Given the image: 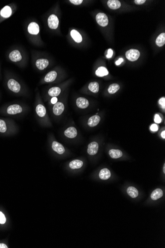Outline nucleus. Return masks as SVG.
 I'll return each mask as SVG.
<instances>
[{"mask_svg":"<svg viewBox=\"0 0 165 248\" xmlns=\"http://www.w3.org/2000/svg\"><path fill=\"white\" fill-rule=\"evenodd\" d=\"M140 53L139 50L131 49L126 53V57L128 60L134 62L137 60L140 57Z\"/></svg>","mask_w":165,"mask_h":248,"instance_id":"1","label":"nucleus"},{"mask_svg":"<svg viewBox=\"0 0 165 248\" xmlns=\"http://www.w3.org/2000/svg\"><path fill=\"white\" fill-rule=\"evenodd\" d=\"M7 87L10 91L15 93H18L21 90L20 84L13 79H10L7 81Z\"/></svg>","mask_w":165,"mask_h":248,"instance_id":"2","label":"nucleus"},{"mask_svg":"<svg viewBox=\"0 0 165 248\" xmlns=\"http://www.w3.org/2000/svg\"><path fill=\"white\" fill-rule=\"evenodd\" d=\"M96 20L98 24L101 26L105 27L108 25V17L105 13H98L96 15Z\"/></svg>","mask_w":165,"mask_h":248,"instance_id":"3","label":"nucleus"},{"mask_svg":"<svg viewBox=\"0 0 165 248\" xmlns=\"http://www.w3.org/2000/svg\"><path fill=\"white\" fill-rule=\"evenodd\" d=\"M22 112V107L18 104H12L8 107L7 110V114L10 115H17Z\"/></svg>","mask_w":165,"mask_h":248,"instance_id":"4","label":"nucleus"},{"mask_svg":"<svg viewBox=\"0 0 165 248\" xmlns=\"http://www.w3.org/2000/svg\"><path fill=\"white\" fill-rule=\"evenodd\" d=\"M48 22V26L52 29H56L59 26V18L55 15H51L49 16Z\"/></svg>","mask_w":165,"mask_h":248,"instance_id":"5","label":"nucleus"},{"mask_svg":"<svg viewBox=\"0 0 165 248\" xmlns=\"http://www.w3.org/2000/svg\"><path fill=\"white\" fill-rule=\"evenodd\" d=\"M65 110V106L62 102H57L53 107V113L56 116L62 115Z\"/></svg>","mask_w":165,"mask_h":248,"instance_id":"6","label":"nucleus"},{"mask_svg":"<svg viewBox=\"0 0 165 248\" xmlns=\"http://www.w3.org/2000/svg\"><path fill=\"white\" fill-rule=\"evenodd\" d=\"M98 143L96 142H92L88 145L87 152L90 155H95L98 152Z\"/></svg>","mask_w":165,"mask_h":248,"instance_id":"7","label":"nucleus"},{"mask_svg":"<svg viewBox=\"0 0 165 248\" xmlns=\"http://www.w3.org/2000/svg\"><path fill=\"white\" fill-rule=\"evenodd\" d=\"M9 58L12 62H19L22 60V56L18 50H15L10 54Z\"/></svg>","mask_w":165,"mask_h":248,"instance_id":"8","label":"nucleus"},{"mask_svg":"<svg viewBox=\"0 0 165 248\" xmlns=\"http://www.w3.org/2000/svg\"><path fill=\"white\" fill-rule=\"evenodd\" d=\"M52 149L54 151L58 153L59 154H63L65 152V149L62 144L56 141H54L51 146Z\"/></svg>","mask_w":165,"mask_h":248,"instance_id":"9","label":"nucleus"},{"mask_svg":"<svg viewBox=\"0 0 165 248\" xmlns=\"http://www.w3.org/2000/svg\"><path fill=\"white\" fill-rule=\"evenodd\" d=\"M28 31L30 34L37 35L39 33V26L36 22H31L28 25Z\"/></svg>","mask_w":165,"mask_h":248,"instance_id":"10","label":"nucleus"},{"mask_svg":"<svg viewBox=\"0 0 165 248\" xmlns=\"http://www.w3.org/2000/svg\"><path fill=\"white\" fill-rule=\"evenodd\" d=\"M76 104L80 109H86L89 105V102L83 97H79L76 100Z\"/></svg>","mask_w":165,"mask_h":248,"instance_id":"11","label":"nucleus"},{"mask_svg":"<svg viewBox=\"0 0 165 248\" xmlns=\"http://www.w3.org/2000/svg\"><path fill=\"white\" fill-rule=\"evenodd\" d=\"M49 64L48 60L45 59H40L37 60L36 65L38 69L41 71L44 70L48 66Z\"/></svg>","mask_w":165,"mask_h":248,"instance_id":"12","label":"nucleus"},{"mask_svg":"<svg viewBox=\"0 0 165 248\" xmlns=\"http://www.w3.org/2000/svg\"><path fill=\"white\" fill-rule=\"evenodd\" d=\"M64 133L65 136L68 138H74L77 135V131L74 127H70L65 130Z\"/></svg>","mask_w":165,"mask_h":248,"instance_id":"13","label":"nucleus"},{"mask_svg":"<svg viewBox=\"0 0 165 248\" xmlns=\"http://www.w3.org/2000/svg\"><path fill=\"white\" fill-rule=\"evenodd\" d=\"M57 77V72L56 71H51L45 75L44 80L46 82H51L56 80Z\"/></svg>","mask_w":165,"mask_h":248,"instance_id":"14","label":"nucleus"},{"mask_svg":"<svg viewBox=\"0 0 165 248\" xmlns=\"http://www.w3.org/2000/svg\"><path fill=\"white\" fill-rule=\"evenodd\" d=\"M12 10L11 7L9 6H6L1 9L0 15L4 18H8L12 15Z\"/></svg>","mask_w":165,"mask_h":248,"instance_id":"15","label":"nucleus"},{"mask_svg":"<svg viewBox=\"0 0 165 248\" xmlns=\"http://www.w3.org/2000/svg\"><path fill=\"white\" fill-rule=\"evenodd\" d=\"M111 176V172L108 169H103L99 172V177L102 180H107Z\"/></svg>","mask_w":165,"mask_h":248,"instance_id":"16","label":"nucleus"},{"mask_svg":"<svg viewBox=\"0 0 165 248\" xmlns=\"http://www.w3.org/2000/svg\"><path fill=\"white\" fill-rule=\"evenodd\" d=\"M100 121V116L95 115V116H91V118H89L88 120V124L90 127H95L99 124Z\"/></svg>","mask_w":165,"mask_h":248,"instance_id":"17","label":"nucleus"},{"mask_svg":"<svg viewBox=\"0 0 165 248\" xmlns=\"http://www.w3.org/2000/svg\"><path fill=\"white\" fill-rule=\"evenodd\" d=\"M70 34H71L72 38L76 43H80L82 41L83 39H82V36L80 33L76 30H72Z\"/></svg>","mask_w":165,"mask_h":248,"instance_id":"18","label":"nucleus"},{"mask_svg":"<svg viewBox=\"0 0 165 248\" xmlns=\"http://www.w3.org/2000/svg\"><path fill=\"white\" fill-rule=\"evenodd\" d=\"M163 192L162 190L160 188H157L152 192V194L151 195V198L152 199V200L155 201L161 198V197H163Z\"/></svg>","mask_w":165,"mask_h":248,"instance_id":"19","label":"nucleus"},{"mask_svg":"<svg viewBox=\"0 0 165 248\" xmlns=\"http://www.w3.org/2000/svg\"><path fill=\"white\" fill-rule=\"evenodd\" d=\"M107 5L110 9L112 10H117L121 6L120 1L118 0H109L107 1Z\"/></svg>","mask_w":165,"mask_h":248,"instance_id":"20","label":"nucleus"},{"mask_svg":"<svg viewBox=\"0 0 165 248\" xmlns=\"http://www.w3.org/2000/svg\"><path fill=\"white\" fill-rule=\"evenodd\" d=\"M36 112L38 116L43 118L46 115V109L43 104H39L36 107Z\"/></svg>","mask_w":165,"mask_h":248,"instance_id":"21","label":"nucleus"},{"mask_svg":"<svg viewBox=\"0 0 165 248\" xmlns=\"http://www.w3.org/2000/svg\"><path fill=\"white\" fill-rule=\"evenodd\" d=\"M83 165V162L79 160H72L69 163V167L72 169H80Z\"/></svg>","mask_w":165,"mask_h":248,"instance_id":"22","label":"nucleus"},{"mask_svg":"<svg viewBox=\"0 0 165 248\" xmlns=\"http://www.w3.org/2000/svg\"><path fill=\"white\" fill-rule=\"evenodd\" d=\"M109 154L113 159H118L123 156V153L121 151L116 149H111L109 152Z\"/></svg>","mask_w":165,"mask_h":248,"instance_id":"23","label":"nucleus"},{"mask_svg":"<svg viewBox=\"0 0 165 248\" xmlns=\"http://www.w3.org/2000/svg\"><path fill=\"white\" fill-rule=\"evenodd\" d=\"M109 74L108 71L106 68L104 66H100L95 71V74L99 77H103L106 76Z\"/></svg>","mask_w":165,"mask_h":248,"instance_id":"24","label":"nucleus"},{"mask_svg":"<svg viewBox=\"0 0 165 248\" xmlns=\"http://www.w3.org/2000/svg\"><path fill=\"white\" fill-rule=\"evenodd\" d=\"M61 93V89L58 87H54L50 88L48 90V94L51 97H56Z\"/></svg>","mask_w":165,"mask_h":248,"instance_id":"25","label":"nucleus"},{"mask_svg":"<svg viewBox=\"0 0 165 248\" xmlns=\"http://www.w3.org/2000/svg\"><path fill=\"white\" fill-rule=\"evenodd\" d=\"M127 193L133 198H136L139 196V191L134 187H129L128 188Z\"/></svg>","mask_w":165,"mask_h":248,"instance_id":"26","label":"nucleus"},{"mask_svg":"<svg viewBox=\"0 0 165 248\" xmlns=\"http://www.w3.org/2000/svg\"><path fill=\"white\" fill-rule=\"evenodd\" d=\"M156 44L158 47H162L165 44V33H162L160 34L157 38L156 40Z\"/></svg>","mask_w":165,"mask_h":248,"instance_id":"27","label":"nucleus"},{"mask_svg":"<svg viewBox=\"0 0 165 248\" xmlns=\"http://www.w3.org/2000/svg\"><path fill=\"white\" fill-rule=\"evenodd\" d=\"M89 89L94 93H97L99 91V84L97 82H92L89 85Z\"/></svg>","mask_w":165,"mask_h":248,"instance_id":"28","label":"nucleus"},{"mask_svg":"<svg viewBox=\"0 0 165 248\" xmlns=\"http://www.w3.org/2000/svg\"><path fill=\"white\" fill-rule=\"evenodd\" d=\"M119 89H120V86L118 84L116 83L112 84L110 85L108 88V92L111 94H115L118 91Z\"/></svg>","mask_w":165,"mask_h":248,"instance_id":"29","label":"nucleus"},{"mask_svg":"<svg viewBox=\"0 0 165 248\" xmlns=\"http://www.w3.org/2000/svg\"><path fill=\"white\" fill-rule=\"evenodd\" d=\"M7 131V125L5 121L0 119V132L5 133Z\"/></svg>","mask_w":165,"mask_h":248,"instance_id":"30","label":"nucleus"},{"mask_svg":"<svg viewBox=\"0 0 165 248\" xmlns=\"http://www.w3.org/2000/svg\"><path fill=\"white\" fill-rule=\"evenodd\" d=\"M6 222V218L3 213L0 211V223L4 224Z\"/></svg>","mask_w":165,"mask_h":248,"instance_id":"31","label":"nucleus"},{"mask_svg":"<svg viewBox=\"0 0 165 248\" xmlns=\"http://www.w3.org/2000/svg\"><path fill=\"white\" fill-rule=\"evenodd\" d=\"M154 121L156 124H160L162 122V118L159 115H157V114L155 115V118H154Z\"/></svg>","mask_w":165,"mask_h":248,"instance_id":"32","label":"nucleus"},{"mask_svg":"<svg viewBox=\"0 0 165 248\" xmlns=\"http://www.w3.org/2000/svg\"><path fill=\"white\" fill-rule=\"evenodd\" d=\"M159 104L163 108V109H165V97H162V98H161L160 99L159 101Z\"/></svg>","mask_w":165,"mask_h":248,"instance_id":"33","label":"nucleus"},{"mask_svg":"<svg viewBox=\"0 0 165 248\" xmlns=\"http://www.w3.org/2000/svg\"><path fill=\"white\" fill-rule=\"evenodd\" d=\"M69 1L73 4H75V5H79L83 3V0H70Z\"/></svg>","mask_w":165,"mask_h":248,"instance_id":"34","label":"nucleus"},{"mask_svg":"<svg viewBox=\"0 0 165 248\" xmlns=\"http://www.w3.org/2000/svg\"><path fill=\"white\" fill-rule=\"evenodd\" d=\"M113 54V51L111 49H108V51H107V54L106 55V57L107 59H110L112 57Z\"/></svg>","mask_w":165,"mask_h":248,"instance_id":"35","label":"nucleus"},{"mask_svg":"<svg viewBox=\"0 0 165 248\" xmlns=\"http://www.w3.org/2000/svg\"><path fill=\"white\" fill-rule=\"evenodd\" d=\"M150 130H151L153 131V132H156L157 131H158V126L156 124H152V125L150 127Z\"/></svg>","mask_w":165,"mask_h":248,"instance_id":"36","label":"nucleus"},{"mask_svg":"<svg viewBox=\"0 0 165 248\" xmlns=\"http://www.w3.org/2000/svg\"><path fill=\"white\" fill-rule=\"evenodd\" d=\"M134 1L136 4H142L145 3L146 1L145 0H135Z\"/></svg>","mask_w":165,"mask_h":248,"instance_id":"37","label":"nucleus"},{"mask_svg":"<svg viewBox=\"0 0 165 248\" xmlns=\"http://www.w3.org/2000/svg\"><path fill=\"white\" fill-rule=\"evenodd\" d=\"M124 61V59L123 58H120V59L118 60L115 62V64L116 65H119L121 64Z\"/></svg>","mask_w":165,"mask_h":248,"instance_id":"38","label":"nucleus"},{"mask_svg":"<svg viewBox=\"0 0 165 248\" xmlns=\"http://www.w3.org/2000/svg\"><path fill=\"white\" fill-rule=\"evenodd\" d=\"M57 102V98L56 97H53L51 99V103L53 104H55Z\"/></svg>","mask_w":165,"mask_h":248,"instance_id":"39","label":"nucleus"},{"mask_svg":"<svg viewBox=\"0 0 165 248\" xmlns=\"http://www.w3.org/2000/svg\"><path fill=\"white\" fill-rule=\"evenodd\" d=\"M7 246L4 243H0V248H7Z\"/></svg>","mask_w":165,"mask_h":248,"instance_id":"40","label":"nucleus"},{"mask_svg":"<svg viewBox=\"0 0 165 248\" xmlns=\"http://www.w3.org/2000/svg\"><path fill=\"white\" fill-rule=\"evenodd\" d=\"M161 136L162 137L163 139H165V131H163V132H162L161 133Z\"/></svg>","mask_w":165,"mask_h":248,"instance_id":"41","label":"nucleus"},{"mask_svg":"<svg viewBox=\"0 0 165 248\" xmlns=\"http://www.w3.org/2000/svg\"><path fill=\"white\" fill-rule=\"evenodd\" d=\"M163 171H164V173H165V165H164V167H163Z\"/></svg>","mask_w":165,"mask_h":248,"instance_id":"42","label":"nucleus"}]
</instances>
